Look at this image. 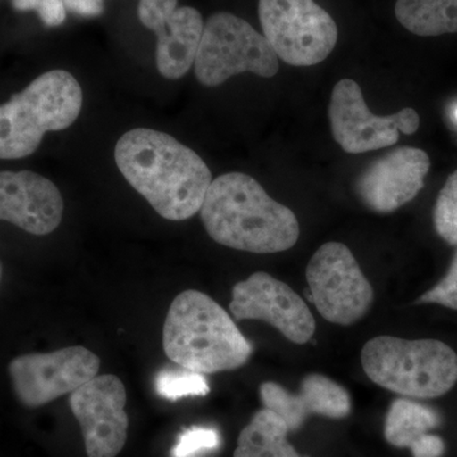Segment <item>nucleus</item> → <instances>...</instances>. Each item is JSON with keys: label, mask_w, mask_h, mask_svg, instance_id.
I'll list each match as a JSON object with an SVG mask.
<instances>
[{"label": "nucleus", "mask_w": 457, "mask_h": 457, "mask_svg": "<svg viewBox=\"0 0 457 457\" xmlns=\"http://www.w3.org/2000/svg\"><path fill=\"white\" fill-rule=\"evenodd\" d=\"M126 180L162 218L183 221L200 212L212 171L197 153L165 132L134 129L114 147Z\"/></svg>", "instance_id": "obj_1"}, {"label": "nucleus", "mask_w": 457, "mask_h": 457, "mask_svg": "<svg viewBox=\"0 0 457 457\" xmlns=\"http://www.w3.org/2000/svg\"><path fill=\"white\" fill-rule=\"evenodd\" d=\"M200 213L207 234L219 245L237 251L279 253L299 240V221L293 210L239 171L212 180Z\"/></svg>", "instance_id": "obj_2"}, {"label": "nucleus", "mask_w": 457, "mask_h": 457, "mask_svg": "<svg viewBox=\"0 0 457 457\" xmlns=\"http://www.w3.org/2000/svg\"><path fill=\"white\" fill-rule=\"evenodd\" d=\"M163 348L171 362L203 375L242 368L253 353L233 318L197 290L183 291L170 303Z\"/></svg>", "instance_id": "obj_3"}, {"label": "nucleus", "mask_w": 457, "mask_h": 457, "mask_svg": "<svg viewBox=\"0 0 457 457\" xmlns=\"http://www.w3.org/2000/svg\"><path fill=\"white\" fill-rule=\"evenodd\" d=\"M83 106V92L66 71H46L0 104V159L33 154L44 135L73 125Z\"/></svg>", "instance_id": "obj_4"}, {"label": "nucleus", "mask_w": 457, "mask_h": 457, "mask_svg": "<svg viewBox=\"0 0 457 457\" xmlns=\"http://www.w3.org/2000/svg\"><path fill=\"white\" fill-rule=\"evenodd\" d=\"M370 380L384 389L413 399H433L457 383V354L436 339H370L361 353Z\"/></svg>", "instance_id": "obj_5"}, {"label": "nucleus", "mask_w": 457, "mask_h": 457, "mask_svg": "<svg viewBox=\"0 0 457 457\" xmlns=\"http://www.w3.org/2000/svg\"><path fill=\"white\" fill-rule=\"evenodd\" d=\"M194 66L198 82L218 87L242 73L275 77L279 62L263 35L242 18L220 12L204 23Z\"/></svg>", "instance_id": "obj_6"}, {"label": "nucleus", "mask_w": 457, "mask_h": 457, "mask_svg": "<svg viewBox=\"0 0 457 457\" xmlns=\"http://www.w3.org/2000/svg\"><path fill=\"white\" fill-rule=\"evenodd\" d=\"M258 14L264 37L286 64L317 65L335 50V20L314 0H260Z\"/></svg>", "instance_id": "obj_7"}, {"label": "nucleus", "mask_w": 457, "mask_h": 457, "mask_svg": "<svg viewBox=\"0 0 457 457\" xmlns=\"http://www.w3.org/2000/svg\"><path fill=\"white\" fill-rule=\"evenodd\" d=\"M306 279L312 302L330 323L351 326L374 303V288L342 243H326L315 252L306 267Z\"/></svg>", "instance_id": "obj_8"}, {"label": "nucleus", "mask_w": 457, "mask_h": 457, "mask_svg": "<svg viewBox=\"0 0 457 457\" xmlns=\"http://www.w3.org/2000/svg\"><path fill=\"white\" fill-rule=\"evenodd\" d=\"M101 361L82 345L29 353L9 362L12 387L21 404L38 408L71 394L98 375Z\"/></svg>", "instance_id": "obj_9"}, {"label": "nucleus", "mask_w": 457, "mask_h": 457, "mask_svg": "<svg viewBox=\"0 0 457 457\" xmlns=\"http://www.w3.org/2000/svg\"><path fill=\"white\" fill-rule=\"evenodd\" d=\"M328 113L333 137L350 154L393 146L399 140V132L411 135L420 128V116L413 108L376 116L369 110L362 89L352 79L336 84Z\"/></svg>", "instance_id": "obj_10"}, {"label": "nucleus", "mask_w": 457, "mask_h": 457, "mask_svg": "<svg viewBox=\"0 0 457 457\" xmlns=\"http://www.w3.org/2000/svg\"><path fill=\"white\" fill-rule=\"evenodd\" d=\"M228 309L237 321H266L296 345H305L315 333V319L302 297L266 272L237 282Z\"/></svg>", "instance_id": "obj_11"}, {"label": "nucleus", "mask_w": 457, "mask_h": 457, "mask_svg": "<svg viewBox=\"0 0 457 457\" xmlns=\"http://www.w3.org/2000/svg\"><path fill=\"white\" fill-rule=\"evenodd\" d=\"M69 404L82 428L88 457H116L128 441L125 385L114 375L96 376L69 394Z\"/></svg>", "instance_id": "obj_12"}, {"label": "nucleus", "mask_w": 457, "mask_h": 457, "mask_svg": "<svg viewBox=\"0 0 457 457\" xmlns=\"http://www.w3.org/2000/svg\"><path fill=\"white\" fill-rule=\"evenodd\" d=\"M429 156L417 147H396L376 159L356 179V194L371 212L390 213L425 187Z\"/></svg>", "instance_id": "obj_13"}, {"label": "nucleus", "mask_w": 457, "mask_h": 457, "mask_svg": "<svg viewBox=\"0 0 457 457\" xmlns=\"http://www.w3.org/2000/svg\"><path fill=\"white\" fill-rule=\"evenodd\" d=\"M179 0H140L139 18L158 38L156 66L167 79H179L196 60L204 32L200 12L177 7Z\"/></svg>", "instance_id": "obj_14"}, {"label": "nucleus", "mask_w": 457, "mask_h": 457, "mask_svg": "<svg viewBox=\"0 0 457 457\" xmlns=\"http://www.w3.org/2000/svg\"><path fill=\"white\" fill-rule=\"evenodd\" d=\"M64 200L59 188L31 170L0 171V220L32 236H47L62 222Z\"/></svg>", "instance_id": "obj_15"}, {"label": "nucleus", "mask_w": 457, "mask_h": 457, "mask_svg": "<svg viewBox=\"0 0 457 457\" xmlns=\"http://www.w3.org/2000/svg\"><path fill=\"white\" fill-rule=\"evenodd\" d=\"M260 395L263 408L278 414L288 431L299 429L311 414L341 420L351 411L350 394L324 375L303 378L297 394L269 381L261 385Z\"/></svg>", "instance_id": "obj_16"}, {"label": "nucleus", "mask_w": 457, "mask_h": 457, "mask_svg": "<svg viewBox=\"0 0 457 457\" xmlns=\"http://www.w3.org/2000/svg\"><path fill=\"white\" fill-rule=\"evenodd\" d=\"M287 432L278 414L261 409L240 432L234 457H306L287 441Z\"/></svg>", "instance_id": "obj_17"}, {"label": "nucleus", "mask_w": 457, "mask_h": 457, "mask_svg": "<svg viewBox=\"0 0 457 457\" xmlns=\"http://www.w3.org/2000/svg\"><path fill=\"white\" fill-rule=\"evenodd\" d=\"M395 16L400 25L422 37L457 32V0H396Z\"/></svg>", "instance_id": "obj_18"}, {"label": "nucleus", "mask_w": 457, "mask_h": 457, "mask_svg": "<svg viewBox=\"0 0 457 457\" xmlns=\"http://www.w3.org/2000/svg\"><path fill=\"white\" fill-rule=\"evenodd\" d=\"M440 425L441 417L435 409L414 400L395 399L385 420V438L393 446L405 449Z\"/></svg>", "instance_id": "obj_19"}, {"label": "nucleus", "mask_w": 457, "mask_h": 457, "mask_svg": "<svg viewBox=\"0 0 457 457\" xmlns=\"http://www.w3.org/2000/svg\"><path fill=\"white\" fill-rule=\"evenodd\" d=\"M156 390L165 399L204 396L210 393L209 383L203 374L182 370H164L156 378Z\"/></svg>", "instance_id": "obj_20"}, {"label": "nucleus", "mask_w": 457, "mask_h": 457, "mask_svg": "<svg viewBox=\"0 0 457 457\" xmlns=\"http://www.w3.org/2000/svg\"><path fill=\"white\" fill-rule=\"evenodd\" d=\"M433 224L438 236L457 245V170L450 174L433 209Z\"/></svg>", "instance_id": "obj_21"}, {"label": "nucleus", "mask_w": 457, "mask_h": 457, "mask_svg": "<svg viewBox=\"0 0 457 457\" xmlns=\"http://www.w3.org/2000/svg\"><path fill=\"white\" fill-rule=\"evenodd\" d=\"M220 435L216 429L206 427H192L180 435L171 457H194L204 451L218 449Z\"/></svg>", "instance_id": "obj_22"}, {"label": "nucleus", "mask_w": 457, "mask_h": 457, "mask_svg": "<svg viewBox=\"0 0 457 457\" xmlns=\"http://www.w3.org/2000/svg\"><path fill=\"white\" fill-rule=\"evenodd\" d=\"M418 303H438L445 308L457 311V252L446 276L435 287L423 294Z\"/></svg>", "instance_id": "obj_23"}, {"label": "nucleus", "mask_w": 457, "mask_h": 457, "mask_svg": "<svg viewBox=\"0 0 457 457\" xmlns=\"http://www.w3.org/2000/svg\"><path fill=\"white\" fill-rule=\"evenodd\" d=\"M13 7L21 12H37L47 27H57L65 22L64 0H13Z\"/></svg>", "instance_id": "obj_24"}, {"label": "nucleus", "mask_w": 457, "mask_h": 457, "mask_svg": "<svg viewBox=\"0 0 457 457\" xmlns=\"http://www.w3.org/2000/svg\"><path fill=\"white\" fill-rule=\"evenodd\" d=\"M409 449H411L413 457H442L446 446H445V442L440 436L426 433V435L420 436L418 440L414 441Z\"/></svg>", "instance_id": "obj_25"}, {"label": "nucleus", "mask_w": 457, "mask_h": 457, "mask_svg": "<svg viewBox=\"0 0 457 457\" xmlns=\"http://www.w3.org/2000/svg\"><path fill=\"white\" fill-rule=\"evenodd\" d=\"M104 0H64L66 11L83 17H97L104 12Z\"/></svg>", "instance_id": "obj_26"}, {"label": "nucleus", "mask_w": 457, "mask_h": 457, "mask_svg": "<svg viewBox=\"0 0 457 457\" xmlns=\"http://www.w3.org/2000/svg\"><path fill=\"white\" fill-rule=\"evenodd\" d=\"M0 278H2V266H0Z\"/></svg>", "instance_id": "obj_27"}, {"label": "nucleus", "mask_w": 457, "mask_h": 457, "mask_svg": "<svg viewBox=\"0 0 457 457\" xmlns=\"http://www.w3.org/2000/svg\"><path fill=\"white\" fill-rule=\"evenodd\" d=\"M456 117H457V111H456Z\"/></svg>", "instance_id": "obj_28"}]
</instances>
